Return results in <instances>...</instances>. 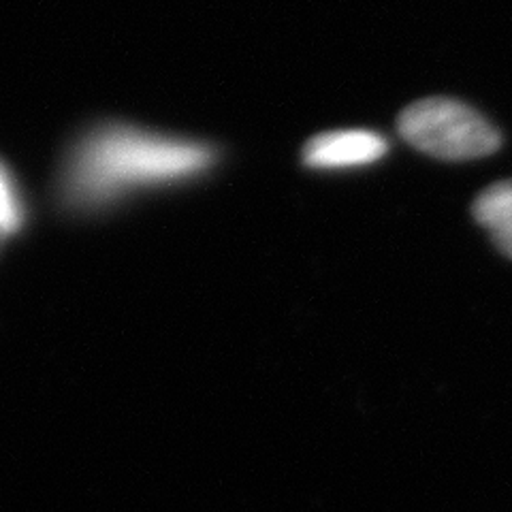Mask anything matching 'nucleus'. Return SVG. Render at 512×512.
Masks as SVG:
<instances>
[{
    "mask_svg": "<svg viewBox=\"0 0 512 512\" xmlns=\"http://www.w3.org/2000/svg\"><path fill=\"white\" fill-rule=\"evenodd\" d=\"M212 163L214 150L207 143L101 122L69 143L56 173L54 197L62 212L86 218L139 192L197 178Z\"/></svg>",
    "mask_w": 512,
    "mask_h": 512,
    "instance_id": "f257e3e1",
    "label": "nucleus"
},
{
    "mask_svg": "<svg viewBox=\"0 0 512 512\" xmlns=\"http://www.w3.org/2000/svg\"><path fill=\"white\" fill-rule=\"evenodd\" d=\"M402 137L429 156L470 160L500 148V133L472 107L451 99H425L406 107L397 122Z\"/></svg>",
    "mask_w": 512,
    "mask_h": 512,
    "instance_id": "f03ea898",
    "label": "nucleus"
},
{
    "mask_svg": "<svg viewBox=\"0 0 512 512\" xmlns=\"http://www.w3.org/2000/svg\"><path fill=\"white\" fill-rule=\"evenodd\" d=\"M389 152V143L382 135L363 128L333 131L316 135L303 148V163L312 169H352L365 167Z\"/></svg>",
    "mask_w": 512,
    "mask_h": 512,
    "instance_id": "7ed1b4c3",
    "label": "nucleus"
},
{
    "mask_svg": "<svg viewBox=\"0 0 512 512\" xmlns=\"http://www.w3.org/2000/svg\"><path fill=\"white\" fill-rule=\"evenodd\" d=\"M26 222V205L13 173L0 163V246L18 235Z\"/></svg>",
    "mask_w": 512,
    "mask_h": 512,
    "instance_id": "39448f33",
    "label": "nucleus"
},
{
    "mask_svg": "<svg viewBox=\"0 0 512 512\" xmlns=\"http://www.w3.org/2000/svg\"><path fill=\"white\" fill-rule=\"evenodd\" d=\"M474 216L498 248L512 256V182L489 186L474 203Z\"/></svg>",
    "mask_w": 512,
    "mask_h": 512,
    "instance_id": "20e7f679",
    "label": "nucleus"
}]
</instances>
